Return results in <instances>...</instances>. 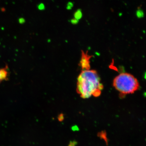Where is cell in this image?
Segmentation results:
<instances>
[{"mask_svg":"<svg viewBox=\"0 0 146 146\" xmlns=\"http://www.w3.org/2000/svg\"><path fill=\"white\" fill-rule=\"evenodd\" d=\"M103 88L99 76L95 70H83L78 78L76 91L82 98L100 96Z\"/></svg>","mask_w":146,"mask_h":146,"instance_id":"cell-1","label":"cell"},{"mask_svg":"<svg viewBox=\"0 0 146 146\" xmlns=\"http://www.w3.org/2000/svg\"><path fill=\"white\" fill-rule=\"evenodd\" d=\"M113 85L121 97L134 94L140 88L138 79L128 73H121L117 76L113 80Z\"/></svg>","mask_w":146,"mask_h":146,"instance_id":"cell-2","label":"cell"},{"mask_svg":"<svg viewBox=\"0 0 146 146\" xmlns=\"http://www.w3.org/2000/svg\"><path fill=\"white\" fill-rule=\"evenodd\" d=\"M91 56L87 54V53L82 52L81 60L80 61V65L83 70H89L90 68L89 58Z\"/></svg>","mask_w":146,"mask_h":146,"instance_id":"cell-3","label":"cell"},{"mask_svg":"<svg viewBox=\"0 0 146 146\" xmlns=\"http://www.w3.org/2000/svg\"><path fill=\"white\" fill-rule=\"evenodd\" d=\"M9 74L7 66L4 68H0V83L2 82L8 80Z\"/></svg>","mask_w":146,"mask_h":146,"instance_id":"cell-4","label":"cell"},{"mask_svg":"<svg viewBox=\"0 0 146 146\" xmlns=\"http://www.w3.org/2000/svg\"><path fill=\"white\" fill-rule=\"evenodd\" d=\"M38 7L39 9H43V8L44 7V5H43V4H40L38 5Z\"/></svg>","mask_w":146,"mask_h":146,"instance_id":"cell-5","label":"cell"}]
</instances>
